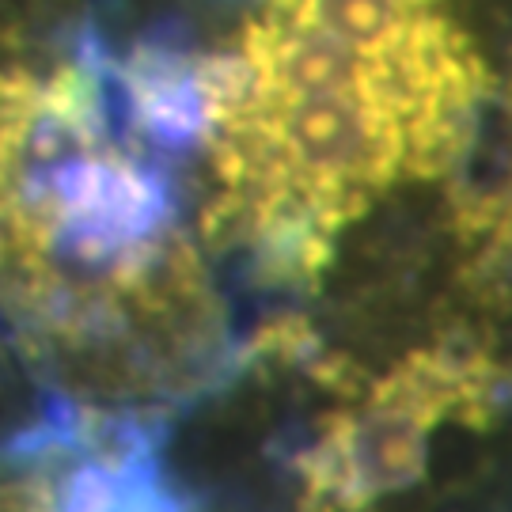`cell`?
Here are the masks:
<instances>
[{"label": "cell", "mask_w": 512, "mask_h": 512, "mask_svg": "<svg viewBox=\"0 0 512 512\" xmlns=\"http://www.w3.org/2000/svg\"><path fill=\"white\" fill-rule=\"evenodd\" d=\"M57 512H175L160 490L133 478V471L88 467L69 482L65 509Z\"/></svg>", "instance_id": "obj_3"}, {"label": "cell", "mask_w": 512, "mask_h": 512, "mask_svg": "<svg viewBox=\"0 0 512 512\" xmlns=\"http://www.w3.org/2000/svg\"><path fill=\"white\" fill-rule=\"evenodd\" d=\"M494 103L456 0H258L198 69L202 236L315 285L380 198L467 164Z\"/></svg>", "instance_id": "obj_1"}, {"label": "cell", "mask_w": 512, "mask_h": 512, "mask_svg": "<svg viewBox=\"0 0 512 512\" xmlns=\"http://www.w3.org/2000/svg\"><path fill=\"white\" fill-rule=\"evenodd\" d=\"M0 285L46 338L118 353L137 330L198 346L213 296L164 186L73 57L0 31Z\"/></svg>", "instance_id": "obj_2"}]
</instances>
